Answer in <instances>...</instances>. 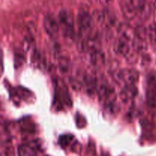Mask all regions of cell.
<instances>
[{
  "label": "cell",
  "instance_id": "obj_1",
  "mask_svg": "<svg viewBox=\"0 0 156 156\" xmlns=\"http://www.w3.org/2000/svg\"><path fill=\"white\" fill-rule=\"evenodd\" d=\"M59 24H60L64 36L66 37H73L74 35V20L69 11L63 9L59 12Z\"/></svg>",
  "mask_w": 156,
  "mask_h": 156
},
{
  "label": "cell",
  "instance_id": "obj_8",
  "mask_svg": "<svg viewBox=\"0 0 156 156\" xmlns=\"http://www.w3.org/2000/svg\"><path fill=\"white\" fill-rule=\"evenodd\" d=\"M118 30L120 37L128 40L130 42L133 41L134 37H135V30L129 25L125 24V23H122L119 26Z\"/></svg>",
  "mask_w": 156,
  "mask_h": 156
},
{
  "label": "cell",
  "instance_id": "obj_5",
  "mask_svg": "<svg viewBox=\"0 0 156 156\" xmlns=\"http://www.w3.org/2000/svg\"><path fill=\"white\" fill-rule=\"evenodd\" d=\"M132 42L128 40L120 37L115 44V50L119 54L127 57L130 53H132Z\"/></svg>",
  "mask_w": 156,
  "mask_h": 156
},
{
  "label": "cell",
  "instance_id": "obj_14",
  "mask_svg": "<svg viewBox=\"0 0 156 156\" xmlns=\"http://www.w3.org/2000/svg\"><path fill=\"white\" fill-rule=\"evenodd\" d=\"M105 108L106 112L108 114H111V115H115L120 111V107H119L118 105L116 104V102L115 103L111 104V105L105 106Z\"/></svg>",
  "mask_w": 156,
  "mask_h": 156
},
{
  "label": "cell",
  "instance_id": "obj_2",
  "mask_svg": "<svg viewBox=\"0 0 156 156\" xmlns=\"http://www.w3.org/2000/svg\"><path fill=\"white\" fill-rule=\"evenodd\" d=\"M98 96L104 106L115 103L117 95L114 88L107 84H101L98 87Z\"/></svg>",
  "mask_w": 156,
  "mask_h": 156
},
{
  "label": "cell",
  "instance_id": "obj_7",
  "mask_svg": "<svg viewBox=\"0 0 156 156\" xmlns=\"http://www.w3.org/2000/svg\"><path fill=\"white\" fill-rule=\"evenodd\" d=\"M120 9L123 15L128 20L133 19L137 14V10L129 0H122L120 2Z\"/></svg>",
  "mask_w": 156,
  "mask_h": 156
},
{
  "label": "cell",
  "instance_id": "obj_4",
  "mask_svg": "<svg viewBox=\"0 0 156 156\" xmlns=\"http://www.w3.org/2000/svg\"><path fill=\"white\" fill-rule=\"evenodd\" d=\"M117 78L126 85H135L140 79V73L134 69H123L118 72Z\"/></svg>",
  "mask_w": 156,
  "mask_h": 156
},
{
  "label": "cell",
  "instance_id": "obj_3",
  "mask_svg": "<svg viewBox=\"0 0 156 156\" xmlns=\"http://www.w3.org/2000/svg\"><path fill=\"white\" fill-rule=\"evenodd\" d=\"M44 28L46 33L52 39H56L59 36V21L51 14H47L44 18Z\"/></svg>",
  "mask_w": 156,
  "mask_h": 156
},
{
  "label": "cell",
  "instance_id": "obj_11",
  "mask_svg": "<svg viewBox=\"0 0 156 156\" xmlns=\"http://www.w3.org/2000/svg\"><path fill=\"white\" fill-rule=\"evenodd\" d=\"M146 98V103L150 108H156V85H149Z\"/></svg>",
  "mask_w": 156,
  "mask_h": 156
},
{
  "label": "cell",
  "instance_id": "obj_20",
  "mask_svg": "<svg viewBox=\"0 0 156 156\" xmlns=\"http://www.w3.org/2000/svg\"><path fill=\"white\" fill-rule=\"evenodd\" d=\"M70 84H71L72 87H73V88H76V89H80L81 86H82L79 82L73 80V79H70Z\"/></svg>",
  "mask_w": 156,
  "mask_h": 156
},
{
  "label": "cell",
  "instance_id": "obj_16",
  "mask_svg": "<svg viewBox=\"0 0 156 156\" xmlns=\"http://www.w3.org/2000/svg\"><path fill=\"white\" fill-rule=\"evenodd\" d=\"M137 12H141L146 5V0H129Z\"/></svg>",
  "mask_w": 156,
  "mask_h": 156
},
{
  "label": "cell",
  "instance_id": "obj_22",
  "mask_svg": "<svg viewBox=\"0 0 156 156\" xmlns=\"http://www.w3.org/2000/svg\"><path fill=\"white\" fill-rule=\"evenodd\" d=\"M152 3H153L154 5H156V0H152Z\"/></svg>",
  "mask_w": 156,
  "mask_h": 156
},
{
  "label": "cell",
  "instance_id": "obj_13",
  "mask_svg": "<svg viewBox=\"0 0 156 156\" xmlns=\"http://www.w3.org/2000/svg\"><path fill=\"white\" fill-rule=\"evenodd\" d=\"M148 39L154 47L156 48V24H152L147 28Z\"/></svg>",
  "mask_w": 156,
  "mask_h": 156
},
{
  "label": "cell",
  "instance_id": "obj_10",
  "mask_svg": "<svg viewBox=\"0 0 156 156\" xmlns=\"http://www.w3.org/2000/svg\"><path fill=\"white\" fill-rule=\"evenodd\" d=\"M137 94V89L135 85H125L120 92V98L123 101H127L129 99L133 98Z\"/></svg>",
  "mask_w": 156,
  "mask_h": 156
},
{
  "label": "cell",
  "instance_id": "obj_19",
  "mask_svg": "<svg viewBox=\"0 0 156 156\" xmlns=\"http://www.w3.org/2000/svg\"><path fill=\"white\" fill-rule=\"evenodd\" d=\"M3 52L2 50L0 48V77L2 75L3 70H4V66H3Z\"/></svg>",
  "mask_w": 156,
  "mask_h": 156
},
{
  "label": "cell",
  "instance_id": "obj_12",
  "mask_svg": "<svg viewBox=\"0 0 156 156\" xmlns=\"http://www.w3.org/2000/svg\"><path fill=\"white\" fill-rule=\"evenodd\" d=\"M18 156H35L36 151L28 145H21L18 149Z\"/></svg>",
  "mask_w": 156,
  "mask_h": 156
},
{
  "label": "cell",
  "instance_id": "obj_9",
  "mask_svg": "<svg viewBox=\"0 0 156 156\" xmlns=\"http://www.w3.org/2000/svg\"><path fill=\"white\" fill-rule=\"evenodd\" d=\"M84 83H85V90L89 94H93L98 89L97 81H96L95 77H94L92 75H85Z\"/></svg>",
  "mask_w": 156,
  "mask_h": 156
},
{
  "label": "cell",
  "instance_id": "obj_15",
  "mask_svg": "<svg viewBox=\"0 0 156 156\" xmlns=\"http://www.w3.org/2000/svg\"><path fill=\"white\" fill-rule=\"evenodd\" d=\"M73 136L69 134H66V135L61 136L59 137V144L62 146V147H66L68 146L70 143L73 141Z\"/></svg>",
  "mask_w": 156,
  "mask_h": 156
},
{
  "label": "cell",
  "instance_id": "obj_18",
  "mask_svg": "<svg viewBox=\"0 0 156 156\" xmlns=\"http://www.w3.org/2000/svg\"><path fill=\"white\" fill-rule=\"evenodd\" d=\"M24 59L20 53H16L15 54V66H21L24 62Z\"/></svg>",
  "mask_w": 156,
  "mask_h": 156
},
{
  "label": "cell",
  "instance_id": "obj_21",
  "mask_svg": "<svg viewBox=\"0 0 156 156\" xmlns=\"http://www.w3.org/2000/svg\"><path fill=\"white\" fill-rule=\"evenodd\" d=\"M111 1L112 0H99V2H100L101 4L105 5H109L110 3L111 2Z\"/></svg>",
  "mask_w": 156,
  "mask_h": 156
},
{
  "label": "cell",
  "instance_id": "obj_17",
  "mask_svg": "<svg viewBox=\"0 0 156 156\" xmlns=\"http://www.w3.org/2000/svg\"><path fill=\"white\" fill-rule=\"evenodd\" d=\"M59 68H60L61 71H62L63 73H66L69 69L68 61H66V59L60 60V62H59Z\"/></svg>",
  "mask_w": 156,
  "mask_h": 156
},
{
  "label": "cell",
  "instance_id": "obj_6",
  "mask_svg": "<svg viewBox=\"0 0 156 156\" xmlns=\"http://www.w3.org/2000/svg\"><path fill=\"white\" fill-rule=\"evenodd\" d=\"M78 22L82 31H88L92 25V18L87 11L82 10L78 14Z\"/></svg>",
  "mask_w": 156,
  "mask_h": 156
}]
</instances>
